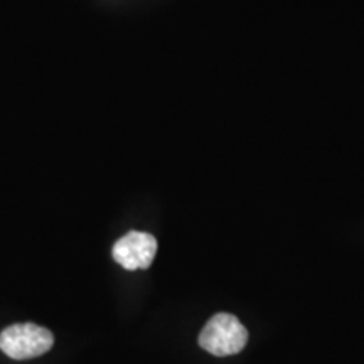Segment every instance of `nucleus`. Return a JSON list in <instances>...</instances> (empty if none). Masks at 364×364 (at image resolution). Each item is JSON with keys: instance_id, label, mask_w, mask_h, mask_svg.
<instances>
[{"instance_id": "nucleus-1", "label": "nucleus", "mask_w": 364, "mask_h": 364, "mask_svg": "<svg viewBox=\"0 0 364 364\" xmlns=\"http://www.w3.org/2000/svg\"><path fill=\"white\" fill-rule=\"evenodd\" d=\"M248 343V331L231 314H216L199 334V346L215 356H231L243 351Z\"/></svg>"}, {"instance_id": "nucleus-2", "label": "nucleus", "mask_w": 364, "mask_h": 364, "mask_svg": "<svg viewBox=\"0 0 364 364\" xmlns=\"http://www.w3.org/2000/svg\"><path fill=\"white\" fill-rule=\"evenodd\" d=\"M54 336L43 326L26 322L12 324L0 334V349L12 359H33L43 356L53 348Z\"/></svg>"}, {"instance_id": "nucleus-3", "label": "nucleus", "mask_w": 364, "mask_h": 364, "mask_svg": "<svg viewBox=\"0 0 364 364\" xmlns=\"http://www.w3.org/2000/svg\"><path fill=\"white\" fill-rule=\"evenodd\" d=\"M157 253V240L144 231H130L113 245V260L125 270H145Z\"/></svg>"}]
</instances>
